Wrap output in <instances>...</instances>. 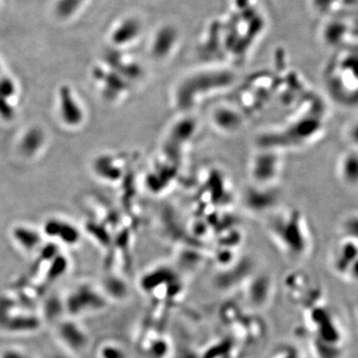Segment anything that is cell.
<instances>
[{
    "label": "cell",
    "mask_w": 358,
    "mask_h": 358,
    "mask_svg": "<svg viewBox=\"0 0 358 358\" xmlns=\"http://www.w3.org/2000/svg\"><path fill=\"white\" fill-rule=\"evenodd\" d=\"M64 310V301H61L58 296H51L44 303V315L47 320L58 319Z\"/></svg>",
    "instance_id": "obj_9"
},
{
    "label": "cell",
    "mask_w": 358,
    "mask_h": 358,
    "mask_svg": "<svg viewBox=\"0 0 358 358\" xmlns=\"http://www.w3.org/2000/svg\"><path fill=\"white\" fill-rule=\"evenodd\" d=\"M348 138H350V141H352V145L358 148V122H355L352 128H350V131H348Z\"/></svg>",
    "instance_id": "obj_13"
},
{
    "label": "cell",
    "mask_w": 358,
    "mask_h": 358,
    "mask_svg": "<svg viewBox=\"0 0 358 358\" xmlns=\"http://www.w3.org/2000/svg\"><path fill=\"white\" fill-rule=\"evenodd\" d=\"M341 237L358 242V211L352 212L343 218L341 223Z\"/></svg>",
    "instance_id": "obj_8"
},
{
    "label": "cell",
    "mask_w": 358,
    "mask_h": 358,
    "mask_svg": "<svg viewBox=\"0 0 358 358\" xmlns=\"http://www.w3.org/2000/svg\"><path fill=\"white\" fill-rule=\"evenodd\" d=\"M0 358H33L23 350L18 348H7L0 353Z\"/></svg>",
    "instance_id": "obj_11"
},
{
    "label": "cell",
    "mask_w": 358,
    "mask_h": 358,
    "mask_svg": "<svg viewBox=\"0 0 358 358\" xmlns=\"http://www.w3.org/2000/svg\"><path fill=\"white\" fill-rule=\"evenodd\" d=\"M268 231L275 241L296 256L310 249V228L305 217L296 209H287L274 214L268 223Z\"/></svg>",
    "instance_id": "obj_1"
},
{
    "label": "cell",
    "mask_w": 358,
    "mask_h": 358,
    "mask_svg": "<svg viewBox=\"0 0 358 358\" xmlns=\"http://www.w3.org/2000/svg\"><path fill=\"white\" fill-rule=\"evenodd\" d=\"M345 275H350V279L353 281L358 282V255L355 257V260L350 264L348 271H346Z\"/></svg>",
    "instance_id": "obj_12"
},
{
    "label": "cell",
    "mask_w": 358,
    "mask_h": 358,
    "mask_svg": "<svg viewBox=\"0 0 358 358\" xmlns=\"http://www.w3.org/2000/svg\"><path fill=\"white\" fill-rule=\"evenodd\" d=\"M282 162L277 150H268L254 157L251 174L258 185H272L279 176Z\"/></svg>",
    "instance_id": "obj_3"
},
{
    "label": "cell",
    "mask_w": 358,
    "mask_h": 358,
    "mask_svg": "<svg viewBox=\"0 0 358 358\" xmlns=\"http://www.w3.org/2000/svg\"><path fill=\"white\" fill-rule=\"evenodd\" d=\"M140 31V22L133 18H127L122 20L110 33V39L115 44L124 45L133 42L134 38L138 37V33Z\"/></svg>",
    "instance_id": "obj_7"
},
{
    "label": "cell",
    "mask_w": 358,
    "mask_h": 358,
    "mask_svg": "<svg viewBox=\"0 0 358 358\" xmlns=\"http://www.w3.org/2000/svg\"><path fill=\"white\" fill-rule=\"evenodd\" d=\"M16 238L20 245H22L23 248L27 250H32L38 243L37 235L28 230L18 231Z\"/></svg>",
    "instance_id": "obj_10"
},
{
    "label": "cell",
    "mask_w": 358,
    "mask_h": 358,
    "mask_svg": "<svg viewBox=\"0 0 358 358\" xmlns=\"http://www.w3.org/2000/svg\"><path fill=\"white\" fill-rule=\"evenodd\" d=\"M213 126L222 133L237 131L242 126V120L239 113L227 107H218L211 115Z\"/></svg>",
    "instance_id": "obj_5"
},
{
    "label": "cell",
    "mask_w": 358,
    "mask_h": 358,
    "mask_svg": "<svg viewBox=\"0 0 358 358\" xmlns=\"http://www.w3.org/2000/svg\"><path fill=\"white\" fill-rule=\"evenodd\" d=\"M338 173L341 180L350 187H358V150L346 152L339 159Z\"/></svg>",
    "instance_id": "obj_6"
},
{
    "label": "cell",
    "mask_w": 358,
    "mask_h": 358,
    "mask_svg": "<svg viewBox=\"0 0 358 358\" xmlns=\"http://www.w3.org/2000/svg\"><path fill=\"white\" fill-rule=\"evenodd\" d=\"M59 338L72 352H82L88 345V334L75 320H63L57 329Z\"/></svg>",
    "instance_id": "obj_4"
},
{
    "label": "cell",
    "mask_w": 358,
    "mask_h": 358,
    "mask_svg": "<svg viewBox=\"0 0 358 358\" xmlns=\"http://www.w3.org/2000/svg\"><path fill=\"white\" fill-rule=\"evenodd\" d=\"M51 358H73L69 357L68 355H64V353H56Z\"/></svg>",
    "instance_id": "obj_14"
},
{
    "label": "cell",
    "mask_w": 358,
    "mask_h": 358,
    "mask_svg": "<svg viewBox=\"0 0 358 358\" xmlns=\"http://www.w3.org/2000/svg\"><path fill=\"white\" fill-rule=\"evenodd\" d=\"M65 310L71 315H83L98 310L103 306L102 296L90 285H81L64 301Z\"/></svg>",
    "instance_id": "obj_2"
}]
</instances>
